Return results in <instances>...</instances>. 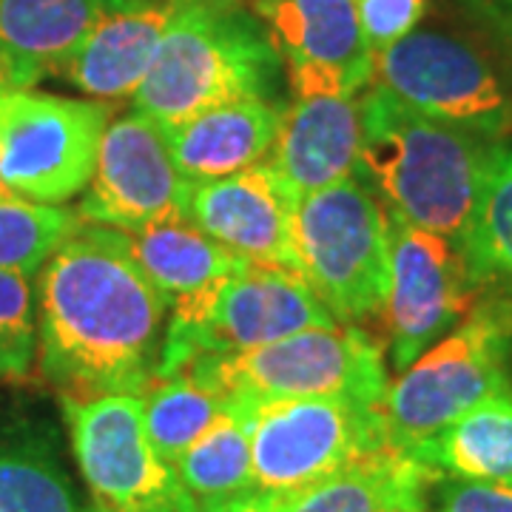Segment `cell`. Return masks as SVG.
Returning a JSON list of instances; mask_svg holds the SVG:
<instances>
[{
	"instance_id": "cell-9",
	"label": "cell",
	"mask_w": 512,
	"mask_h": 512,
	"mask_svg": "<svg viewBox=\"0 0 512 512\" xmlns=\"http://www.w3.org/2000/svg\"><path fill=\"white\" fill-rule=\"evenodd\" d=\"M336 325L302 276L248 265L217 293L197 325L168 328L154 379H171L211 356L265 348L308 328Z\"/></svg>"
},
{
	"instance_id": "cell-6",
	"label": "cell",
	"mask_w": 512,
	"mask_h": 512,
	"mask_svg": "<svg viewBox=\"0 0 512 512\" xmlns=\"http://www.w3.org/2000/svg\"><path fill=\"white\" fill-rule=\"evenodd\" d=\"M507 362V322L487 308L476 311L387 384L379 407L387 441L413 453L476 404L510 390Z\"/></svg>"
},
{
	"instance_id": "cell-16",
	"label": "cell",
	"mask_w": 512,
	"mask_h": 512,
	"mask_svg": "<svg viewBox=\"0 0 512 512\" xmlns=\"http://www.w3.org/2000/svg\"><path fill=\"white\" fill-rule=\"evenodd\" d=\"M123 242L137 268L165 299L171 311L168 328H188L200 322L222 285L251 265L188 220L128 231Z\"/></svg>"
},
{
	"instance_id": "cell-30",
	"label": "cell",
	"mask_w": 512,
	"mask_h": 512,
	"mask_svg": "<svg viewBox=\"0 0 512 512\" xmlns=\"http://www.w3.org/2000/svg\"><path fill=\"white\" fill-rule=\"evenodd\" d=\"M433 512H512V487L450 478L439 484Z\"/></svg>"
},
{
	"instance_id": "cell-1",
	"label": "cell",
	"mask_w": 512,
	"mask_h": 512,
	"mask_svg": "<svg viewBox=\"0 0 512 512\" xmlns=\"http://www.w3.org/2000/svg\"><path fill=\"white\" fill-rule=\"evenodd\" d=\"M165 299L137 268L123 234L83 225L37 279V365L69 399L143 396L163 348Z\"/></svg>"
},
{
	"instance_id": "cell-13",
	"label": "cell",
	"mask_w": 512,
	"mask_h": 512,
	"mask_svg": "<svg viewBox=\"0 0 512 512\" xmlns=\"http://www.w3.org/2000/svg\"><path fill=\"white\" fill-rule=\"evenodd\" d=\"M188 180L177 171L163 128L131 111L109 126L97 146V163L77 214L89 225L140 231L168 220H185Z\"/></svg>"
},
{
	"instance_id": "cell-14",
	"label": "cell",
	"mask_w": 512,
	"mask_h": 512,
	"mask_svg": "<svg viewBox=\"0 0 512 512\" xmlns=\"http://www.w3.org/2000/svg\"><path fill=\"white\" fill-rule=\"evenodd\" d=\"M296 97H356L373 77L356 0H248Z\"/></svg>"
},
{
	"instance_id": "cell-33",
	"label": "cell",
	"mask_w": 512,
	"mask_h": 512,
	"mask_svg": "<svg viewBox=\"0 0 512 512\" xmlns=\"http://www.w3.org/2000/svg\"><path fill=\"white\" fill-rule=\"evenodd\" d=\"M484 12L512 37V0H478Z\"/></svg>"
},
{
	"instance_id": "cell-3",
	"label": "cell",
	"mask_w": 512,
	"mask_h": 512,
	"mask_svg": "<svg viewBox=\"0 0 512 512\" xmlns=\"http://www.w3.org/2000/svg\"><path fill=\"white\" fill-rule=\"evenodd\" d=\"M279 72L282 57L245 0H174L134 111L177 126L225 103L265 100Z\"/></svg>"
},
{
	"instance_id": "cell-4",
	"label": "cell",
	"mask_w": 512,
	"mask_h": 512,
	"mask_svg": "<svg viewBox=\"0 0 512 512\" xmlns=\"http://www.w3.org/2000/svg\"><path fill=\"white\" fill-rule=\"evenodd\" d=\"M231 407H256L285 399H356L382 404L387 393L382 348L353 325H328L293 333L265 348L200 359L183 370Z\"/></svg>"
},
{
	"instance_id": "cell-11",
	"label": "cell",
	"mask_w": 512,
	"mask_h": 512,
	"mask_svg": "<svg viewBox=\"0 0 512 512\" xmlns=\"http://www.w3.org/2000/svg\"><path fill=\"white\" fill-rule=\"evenodd\" d=\"M370 80L410 109L493 140L510 120V100L493 66L453 35H404L373 55Z\"/></svg>"
},
{
	"instance_id": "cell-19",
	"label": "cell",
	"mask_w": 512,
	"mask_h": 512,
	"mask_svg": "<svg viewBox=\"0 0 512 512\" xmlns=\"http://www.w3.org/2000/svg\"><path fill=\"white\" fill-rule=\"evenodd\" d=\"M282 111L268 100H239L163 128L177 171L188 183L220 180L268 160Z\"/></svg>"
},
{
	"instance_id": "cell-20",
	"label": "cell",
	"mask_w": 512,
	"mask_h": 512,
	"mask_svg": "<svg viewBox=\"0 0 512 512\" xmlns=\"http://www.w3.org/2000/svg\"><path fill=\"white\" fill-rule=\"evenodd\" d=\"M439 476L413 453L379 447L296 493L279 495V512H427Z\"/></svg>"
},
{
	"instance_id": "cell-26",
	"label": "cell",
	"mask_w": 512,
	"mask_h": 512,
	"mask_svg": "<svg viewBox=\"0 0 512 512\" xmlns=\"http://www.w3.org/2000/svg\"><path fill=\"white\" fill-rule=\"evenodd\" d=\"M478 285H504L512 296V151L498 148L461 239Z\"/></svg>"
},
{
	"instance_id": "cell-18",
	"label": "cell",
	"mask_w": 512,
	"mask_h": 512,
	"mask_svg": "<svg viewBox=\"0 0 512 512\" xmlns=\"http://www.w3.org/2000/svg\"><path fill=\"white\" fill-rule=\"evenodd\" d=\"M174 0H131L109 12L60 69L66 83L89 100L134 97L160 49Z\"/></svg>"
},
{
	"instance_id": "cell-32",
	"label": "cell",
	"mask_w": 512,
	"mask_h": 512,
	"mask_svg": "<svg viewBox=\"0 0 512 512\" xmlns=\"http://www.w3.org/2000/svg\"><path fill=\"white\" fill-rule=\"evenodd\" d=\"M43 77V72L20 60L15 52H9L3 43H0V92H12V89H32L37 80Z\"/></svg>"
},
{
	"instance_id": "cell-31",
	"label": "cell",
	"mask_w": 512,
	"mask_h": 512,
	"mask_svg": "<svg viewBox=\"0 0 512 512\" xmlns=\"http://www.w3.org/2000/svg\"><path fill=\"white\" fill-rule=\"evenodd\" d=\"M177 512H279V495L251 490V493L222 498V501H211V504H197V501L180 495Z\"/></svg>"
},
{
	"instance_id": "cell-12",
	"label": "cell",
	"mask_w": 512,
	"mask_h": 512,
	"mask_svg": "<svg viewBox=\"0 0 512 512\" xmlns=\"http://www.w3.org/2000/svg\"><path fill=\"white\" fill-rule=\"evenodd\" d=\"M476 288L458 239L390 220V291L382 313L399 373L470 311Z\"/></svg>"
},
{
	"instance_id": "cell-24",
	"label": "cell",
	"mask_w": 512,
	"mask_h": 512,
	"mask_svg": "<svg viewBox=\"0 0 512 512\" xmlns=\"http://www.w3.org/2000/svg\"><path fill=\"white\" fill-rule=\"evenodd\" d=\"M0 512H89L52 444L35 433H0Z\"/></svg>"
},
{
	"instance_id": "cell-21",
	"label": "cell",
	"mask_w": 512,
	"mask_h": 512,
	"mask_svg": "<svg viewBox=\"0 0 512 512\" xmlns=\"http://www.w3.org/2000/svg\"><path fill=\"white\" fill-rule=\"evenodd\" d=\"M413 456L439 478L512 487V387L467 410Z\"/></svg>"
},
{
	"instance_id": "cell-27",
	"label": "cell",
	"mask_w": 512,
	"mask_h": 512,
	"mask_svg": "<svg viewBox=\"0 0 512 512\" xmlns=\"http://www.w3.org/2000/svg\"><path fill=\"white\" fill-rule=\"evenodd\" d=\"M83 225L77 208L40 205L0 191V268L32 279Z\"/></svg>"
},
{
	"instance_id": "cell-17",
	"label": "cell",
	"mask_w": 512,
	"mask_h": 512,
	"mask_svg": "<svg viewBox=\"0 0 512 512\" xmlns=\"http://www.w3.org/2000/svg\"><path fill=\"white\" fill-rule=\"evenodd\" d=\"M362 148L356 97H296L279 120L265 165L291 200L353 177Z\"/></svg>"
},
{
	"instance_id": "cell-5",
	"label": "cell",
	"mask_w": 512,
	"mask_h": 512,
	"mask_svg": "<svg viewBox=\"0 0 512 512\" xmlns=\"http://www.w3.org/2000/svg\"><path fill=\"white\" fill-rule=\"evenodd\" d=\"M293 245L308 288L342 325L384 311L390 291V217L359 177L293 205Z\"/></svg>"
},
{
	"instance_id": "cell-7",
	"label": "cell",
	"mask_w": 512,
	"mask_h": 512,
	"mask_svg": "<svg viewBox=\"0 0 512 512\" xmlns=\"http://www.w3.org/2000/svg\"><path fill=\"white\" fill-rule=\"evenodd\" d=\"M111 109L35 89L0 92V191L40 205L83 194Z\"/></svg>"
},
{
	"instance_id": "cell-29",
	"label": "cell",
	"mask_w": 512,
	"mask_h": 512,
	"mask_svg": "<svg viewBox=\"0 0 512 512\" xmlns=\"http://www.w3.org/2000/svg\"><path fill=\"white\" fill-rule=\"evenodd\" d=\"M424 9L427 0H356L359 23L373 55L410 35L424 18Z\"/></svg>"
},
{
	"instance_id": "cell-8",
	"label": "cell",
	"mask_w": 512,
	"mask_h": 512,
	"mask_svg": "<svg viewBox=\"0 0 512 512\" xmlns=\"http://www.w3.org/2000/svg\"><path fill=\"white\" fill-rule=\"evenodd\" d=\"M379 407L342 396L237 407L248 419L254 487L271 495L296 493L353 458L387 447Z\"/></svg>"
},
{
	"instance_id": "cell-25",
	"label": "cell",
	"mask_w": 512,
	"mask_h": 512,
	"mask_svg": "<svg viewBox=\"0 0 512 512\" xmlns=\"http://www.w3.org/2000/svg\"><path fill=\"white\" fill-rule=\"evenodd\" d=\"M228 402L191 376L154 379L143 393L148 439L165 464H174L220 419Z\"/></svg>"
},
{
	"instance_id": "cell-34",
	"label": "cell",
	"mask_w": 512,
	"mask_h": 512,
	"mask_svg": "<svg viewBox=\"0 0 512 512\" xmlns=\"http://www.w3.org/2000/svg\"><path fill=\"white\" fill-rule=\"evenodd\" d=\"M89 512H94V510H89ZM157 512H177V510H174V507H168V510H157Z\"/></svg>"
},
{
	"instance_id": "cell-2",
	"label": "cell",
	"mask_w": 512,
	"mask_h": 512,
	"mask_svg": "<svg viewBox=\"0 0 512 512\" xmlns=\"http://www.w3.org/2000/svg\"><path fill=\"white\" fill-rule=\"evenodd\" d=\"M359 180L373 185L390 220L464 239L498 146L493 137L433 120L382 86L359 100Z\"/></svg>"
},
{
	"instance_id": "cell-23",
	"label": "cell",
	"mask_w": 512,
	"mask_h": 512,
	"mask_svg": "<svg viewBox=\"0 0 512 512\" xmlns=\"http://www.w3.org/2000/svg\"><path fill=\"white\" fill-rule=\"evenodd\" d=\"M171 467L185 498L197 504H211L256 490L245 413L228 404L220 419Z\"/></svg>"
},
{
	"instance_id": "cell-28",
	"label": "cell",
	"mask_w": 512,
	"mask_h": 512,
	"mask_svg": "<svg viewBox=\"0 0 512 512\" xmlns=\"http://www.w3.org/2000/svg\"><path fill=\"white\" fill-rule=\"evenodd\" d=\"M35 362V293L29 276L0 268V379L26 382Z\"/></svg>"
},
{
	"instance_id": "cell-15",
	"label": "cell",
	"mask_w": 512,
	"mask_h": 512,
	"mask_svg": "<svg viewBox=\"0 0 512 512\" xmlns=\"http://www.w3.org/2000/svg\"><path fill=\"white\" fill-rule=\"evenodd\" d=\"M293 205L262 163L220 180L188 183L185 220L251 265L302 276L293 245Z\"/></svg>"
},
{
	"instance_id": "cell-22",
	"label": "cell",
	"mask_w": 512,
	"mask_h": 512,
	"mask_svg": "<svg viewBox=\"0 0 512 512\" xmlns=\"http://www.w3.org/2000/svg\"><path fill=\"white\" fill-rule=\"evenodd\" d=\"M131 0H0V43L43 74L60 72L109 12Z\"/></svg>"
},
{
	"instance_id": "cell-10",
	"label": "cell",
	"mask_w": 512,
	"mask_h": 512,
	"mask_svg": "<svg viewBox=\"0 0 512 512\" xmlns=\"http://www.w3.org/2000/svg\"><path fill=\"white\" fill-rule=\"evenodd\" d=\"M80 476L94 512H157L180 501V481L148 439L143 396H60Z\"/></svg>"
}]
</instances>
